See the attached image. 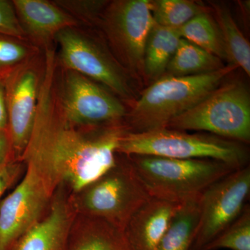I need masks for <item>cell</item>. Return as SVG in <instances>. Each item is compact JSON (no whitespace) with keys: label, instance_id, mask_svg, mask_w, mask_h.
I'll return each instance as SVG.
<instances>
[{"label":"cell","instance_id":"cell-1","mask_svg":"<svg viewBox=\"0 0 250 250\" xmlns=\"http://www.w3.org/2000/svg\"><path fill=\"white\" fill-rule=\"evenodd\" d=\"M55 59L47 52L34 127L21 160L36 168L57 190L76 193L116 165L122 136L129 131L122 123L80 126L62 113L55 85Z\"/></svg>","mask_w":250,"mask_h":250},{"label":"cell","instance_id":"cell-7","mask_svg":"<svg viewBox=\"0 0 250 250\" xmlns=\"http://www.w3.org/2000/svg\"><path fill=\"white\" fill-rule=\"evenodd\" d=\"M100 18L117 62L129 76L144 81L145 48L154 24L152 1H113L104 7Z\"/></svg>","mask_w":250,"mask_h":250},{"label":"cell","instance_id":"cell-10","mask_svg":"<svg viewBox=\"0 0 250 250\" xmlns=\"http://www.w3.org/2000/svg\"><path fill=\"white\" fill-rule=\"evenodd\" d=\"M24 172L17 187L0 202V250L9 249L41 220L56 192L33 166L25 164Z\"/></svg>","mask_w":250,"mask_h":250},{"label":"cell","instance_id":"cell-2","mask_svg":"<svg viewBox=\"0 0 250 250\" xmlns=\"http://www.w3.org/2000/svg\"><path fill=\"white\" fill-rule=\"evenodd\" d=\"M236 68L229 64L220 70L186 77L164 75L151 83L127 113L129 131L143 132L166 127L213 91Z\"/></svg>","mask_w":250,"mask_h":250},{"label":"cell","instance_id":"cell-22","mask_svg":"<svg viewBox=\"0 0 250 250\" xmlns=\"http://www.w3.org/2000/svg\"><path fill=\"white\" fill-rule=\"evenodd\" d=\"M151 1L154 22L162 27L179 29L197 15L208 11L200 3L191 0Z\"/></svg>","mask_w":250,"mask_h":250},{"label":"cell","instance_id":"cell-23","mask_svg":"<svg viewBox=\"0 0 250 250\" xmlns=\"http://www.w3.org/2000/svg\"><path fill=\"white\" fill-rule=\"evenodd\" d=\"M250 250V208L246 205L240 216L201 250Z\"/></svg>","mask_w":250,"mask_h":250},{"label":"cell","instance_id":"cell-15","mask_svg":"<svg viewBox=\"0 0 250 250\" xmlns=\"http://www.w3.org/2000/svg\"><path fill=\"white\" fill-rule=\"evenodd\" d=\"M18 21L24 34L40 42H46L68 27H74L75 18L57 5L42 0H14Z\"/></svg>","mask_w":250,"mask_h":250},{"label":"cell","instance_id":"cell-21","mask_svg":"<svg viewBox=\"0 0 250 250\" xmlns=\"http://www.w3.org/2000/svg\"><path fill=\"white\" fill-rule=\"evenodd\" d=\"M182 39L190 41L223 60H228L221 35L208 11L197 15L179 29Z\"/></svg>","mask_w":250,"mask_h":250},{"label":"cell","instance_id":"cell-4","mask_svg":"<svg viewBox=\"0 0 250 250\" xmlns=\"http://www.w3.org/2000/svg\"><path fill=\"white\" fill-rule=\"evenodd\" d=\"M118 154L161 156L179 159H213L236 169L248 166L249 153L242 143L212 134H188L160 128L127 131L122 136Z\"/></svg>","mask_w":250,"mask_h":250},{"label":"cell","instance_id":"cell-24","mask_svg":"<svg viewBox=\"0 0 250 250\" xmlns=\"http://www.w3.org/2000/svg\"><path fill=\"white\" fill-rule=\"evenodd\" d=\"M18 40L0 34V77L3 78L19 66L29 54L27 47Z\"/></svg>","mask_w":250,"mask_h":250},{"label":"cell","instance_id":"cell-20","mask_svg":"<svg viewBox=\"0 0 250 250\" xmlns=\"http://www.w3.org/2000/svg\"><path fill=\"white\" fill-rule=\"evenodd\" d=\"M214 21L218 26L228 61L250 75V42L243 36L231 13L225 6L212 4Z\"/></svg>","mask_w":250,"mask_h":250},{"label":"cell","instance_id":"cell-6","mask_svg":"<svg viewBox=\"0 0 250 250\" xmlns=\"http://www.w3.org/2000/svg\"><path fill=\"white\" fill-rule=\"evenodd\" d=\"M166 128L203 131L240 143L250 141V95L240 81L219 85L195 106L171 121Z\"/></svg>","mask_w":250,"mask_h":250},{"label":"cell","instance_id":"cell-8","mask_svg":"<svg viewBox=\"0 0 250 250\" xmlns=\"http://www.w3.org/2000/svg\"><path fill=\"white\" fill-rule=\"evenodd\" d=\"M55 39L66 70L98 82L125 101L134 104L136 97L129 75L100 43L74 27L59 31Z\"/></svg>","mask_w":250,"mask_h":250},{"label":"cell","instance_id":"cell-17","mask_svg":"<svg viewBox=\"0 0 250 250\" xmlns=\"http://www.w3.org/2000/svg\"><path fill=\"white\" fill-rule=\"evenodd\" d=\"M181 39L179 29L162 27L154 22L145 48L144 82L151 84L164 76Z\"/></svg>","mask_w":250,"mask_h":250},{"label":"cell","instance_id":"cell-3","mask_svg":"<svg viewBox=\"0 0 250 250\" xmlns=\"http://www.w3.org/2000/svg\"><path fill=\"white\" fill-rule=\"evenodd\" d=\"M125 156L149 196L177 204L200 196L211 184L237 170L213 159Z\"/></svg>","mask_w":250,"mask_h":250},{"label":"cell","instance_id":"cell-16","mask_svg":"<svg viewBox=\"0 0 250 250\" xmlns=\"http://www.w3.org/2000/svg\"><path fill=\"white\" fill-rule=\"evenodd\" d=\"M68 250H134L123 230L98 219L77 215Z\"/></svg>","mask_w":250,"mask_h":250},{"label":"cell","instance_id":"cell-29","mask_svg":"<svg viewBox=\"0 0 250 250\" xmlns=\"http://www.w3.org/2000/svg\"><path fill=\"white\" fill-rule=\"evenodd\" d=\"M11 158V143L8 131H0V166Z\"/></svg>","mask_w":250,"mask_h":250},{"label":"cell","instance_id":"cell-25","mask_svg":"<svg viewBox=\"0 0 250 250\" xmlns=\"http://www.w3.org/2000/svg\"><path fill=\"white\" fill-rule=\"evenodd\" d=\"M0 34L17 39H22L25 36L12 1L7 0H0Z\"/></svg>","mask_w":250,"mask_h":250},{"label":"cell","instance_id":"cell-14","mask_svg":"<svg viewBox=\"0 0 250 250\" xmlns=\"http://www.w3.org/2000/svg\"><path fill=\"white\" fill-rule=\"evenodd\" d=\"M181 204L151 197L135 212L124 230L134 250H155Z\"/></svg>","mask_w":250,"mask_h":250},{"label":"cell","instance_id":"cell-12","mask_svg":"<svg viewBox=\"0 0 250 250\" xmlns=\"http://www.w3.org/2000/svg\"><path fill=\"white\" fill-rule=\"evenodd\" d=\"M11 158L21 160L35 121L41 82L33 67L20 65L3 77Z\"/></svg>","mask_w":250,"mask_h":250},{"label":"cell","instance_id":"cell-26","mask_svg":"<svg viewBox=\"0 0 250 250\" xmlns=\"http://www.w3.org/2000/svg\"><path fill=\"white\" fill-rule=\"evenodd\" d=\"M24 170V162L15 159H9L0 166V202L4 192L14 185Z\"/></svg>","mask_w":250,"mask_h":250},{"label":"cell","instance_id":"cell-13","mask_svg":"<svg viewBox=\"0 0 250 250\" xmlns=\"http://www.w3.org/2000/svg\"><path fill=\"white\" fill-rule=\"evenodd\" d=\"M76 215L70 194L59 187L45 214L7 250H68Z\"/></svg>","mask_w":250,"mask_h":250},{"label":"cell","instance_id":"cell-19","mask_svg":"<svg viewBox=\"0 0 250 250\" xmlns=\"http://www.w3.org/2000/svg\"><path fill=\"white\" fill-rule=\"evenodd\" d=\"M224 66L223 61L216 56L182 38L164 75L191 76L215 71Z\"/></svg>","mask_w":250,"mask_h":250},{"label":"cell","instance_id":"cell-9","mask_svg":"<svg viewBox=\"0 0 250 250\" xmlns=\"http://www.w3.org/2000/svg\"><path fill=\"white\" fill-rule=\"evenodd\" d=\"M250 193V167L237 169L211 184L200 197V218L191 250H201L236 220Z\"/></svg>","mask_w":250,"mask_h":250},{"label":"cell","instance_id":"cell-18","mask_svg":"<svg viewBox=\"0 0 250 250\" xmlns=\"http://www.w3.org/2000/svg\"><path fill=\"white\" fill-rule=\"evenodd\" d=\"M200 197L179 205L155 250H191L200 223Z\"/></svg>","mask_w":250,"mask_h":250},{"label":"cell","instance_id":"cell-5","mask_svg":"<svg viewBox=\"0 0 250 250\" xmlns=\"http://www.w3.org/2000/svg\"><path fill=\"white\" fill-rule=\"evenodd\" d=\"M77 215L98 219L124 231L135 212L151 198L127 158L76 193H70Z\"/></svg>","mask_w":250,"mask_h":250},{"label":"cell","instance_id":"cell-11","mask_svg":"<svg viewBox=\"0 0 250 250\" xmlns=\"http://www.w3.org/2000/svg\"><path fill=\"white\" fill-rule=\"evenodd\" d=\"M59 102L62 113L72 124L96 126L121 123L127 112L123 103L96 82L66 70Z\"/></svg>","mask_w":250,"mask_h":250},{"label":"cell","instance_id":"cell-27","mask_svg":"<svg viewBox=\"0 0 250 250\" xmlns=\"http://www.w3.org/2000/svg\"><path fill=\"white\" fill-rule=\"evenodd\" d=\"M58 3L63 7L67 8L69 11L78 14L83 17L91 18L100 14L104 3L98 1H61Z\"/></svg>","mask_w":250,"mask_h":250},{"label":"cell","instance_id":"cell-28","mask_svg":"<svg viewBox=\"0 0 250 250\" xmlns=\"http://www.w3.org/2000/svg\"><path fill=\"white\" fill-rule=\"evenodd\" d=\"M9 118L6 106L4 79L0 77V131H8Z\"/></svg>","mask_w":250,"mask_h":250}]
</instances>
